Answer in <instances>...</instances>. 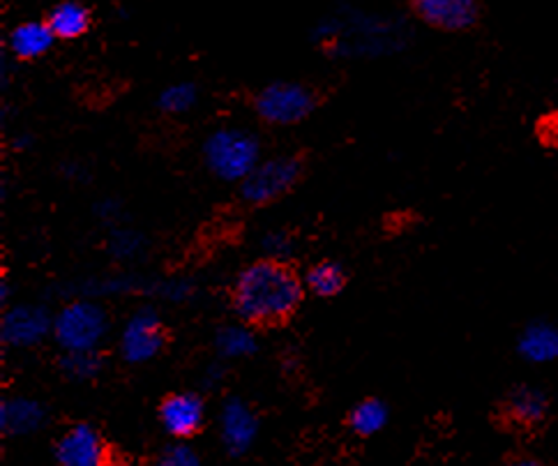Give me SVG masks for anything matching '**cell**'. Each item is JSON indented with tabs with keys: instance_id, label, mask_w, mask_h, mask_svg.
Instances as JSON below:
<instances>
[{
	"instance_id": "cell-6",
	"label": "cell",
	"mask_w": 558,
	"mask_h": 466,
	"mask_svg": "<svg viewBox=\"0 0 558 466\" xmlns=\"http://www.w3.org/2000/svg\"><path fill=\"white\" fill-rule=\"evenodd\" d=\"M551 402L545 391L526 386H512L496 407V422L510 432H535L541 430L549 418Z\"/></svg>"
},
{
	"instance_id": "cell-3",
	"label": "cell",
	"mask_w": 558,
	"mask_h": 466,
	"mask_svg": "<svg viewBox=\"0 0 558 466\" xmlns=\"http://www.w3.org/2000/svg\"><path fill=\"white\" fill-rule=\"evenodd\" d=\"M305 176V157L298 153L262 159L241 182V196L247 206L264 208L289 196Z\"/></svg>"
},
{
	"instance_id": "cell-22",
	"label": "cell",
	"mask_w": 558,
	"mask_h": 466,
	"mask_svg": "<svg viewBox=\"0 0 558 466\" xmlns=\"http://www.w3.org/2000/svg\"><path fill=\"white\" fill-rule=\"evenodd\" d=\"M150 466H202V457L187 441H175L159 451Z\"/></svg>"
},
{
	"instance_id": "cell-10",
	"label": "cell",
	"mask_w": 558,
	"mask_h": 466,
	"mask_svg": "<svg viewBox=\"0 0 558 466\" xmlns=\"http://www.w3.org/2000/svg\"><path fill=\"white\" fill-rule=\"evenodd\" d=\"M409 3L423 24L446 33H464L481 19L477 0H409Z\"/></svg>"
},
{
	"instance_id": "cell-8",
	"label": "cell",
	"mask_w": 558,
	"mask_h": 466,
	"mask_svg": "<svg viewBox=\"0 0 558 466\" xmlns=\"http://www.w3.org/2000/svg\"><path fill=\"white\" fill-rule=\"evenodd\" d=\"M58 466H113L111 445L90 422H74L56 441Z\"/></svg>"
},
{
	"instance_id": "cell-24",
	"label": "cell",
	"mask_w": 558,
	"mask_h": 466,
	"mask_svg": "<svg viewBox=\"0 0 558 466\" xmlns=\"http://www.w3.org/2000/svg\"><path fill=\"white\" fill-rule=\"evenodd\" d=\"M506 466H549V464H545L543 459H537L533 455H512L508 457Z\"/></svg>"
},
{
	"instance_id": "cell-15",
	"label": "cell",
	"mask_w": 558,
	"mask_h": 466,
	"mask_svg": "<svg viewBox=\"0 0 558 466\" xmlns=\"http://www.w3.org/2000/svg\"><path fill=\"white\" fill-rule=\"evenodd\" d=\"M56 35L47 22H24L10 31L8 49L19 60H37L51 51Z\"/></svg>"
},
{
	"instance_id": "cell-18",
	"label": "cell",
	"mask_w": 558,
	"mask_h": 466,
	"mask_svg": "<svg viewBox=\"0 0 558 466\" xmlns=\"http://www.w3.org/2000/svg\"><path fill=\"white\" fill-rule=\"evenodd\" d=\"M388 420H390L388 404L378 397H365L357 404H353V409L347 416L349 430L361 439H369L378 432H384Z\"/></svg>"
},
{
	"instance_id": "cell-21",
	"label": "cell",
	"mask_w": 558,
	"mask_h": 466,
	"mask_svg": "<svg viewBox=\"0 0 558 466\" xmlns=\"http://www.w3.org/2000/svg\"><path fill=\"white\" fill-rule=\"evenodd\" d=\"M196 99H198L196 86L190 84V81H183V84H173L165 88L157 99V107L169 116H183L190 109H194Z\"/></svg>"
},
{
	"instance_id": "cell-13",
	"label": "cell",
	"mask_w": 558,
	"mask_h": 466,
	"mask_svg": "<svg viewBox=\"0 0 558 466\" xmlns=\"http://www.w3.org/2000/svg\"><path fill=\"white\" fill-rule=\"evenodd\" d=\"M517 354L531 365L558 362V326L551 321H529L517 337Z\"/></svg>"
},
{
	"instance_id": "cell-7",
	"label": "cell",
	"mask_w": 558,
	"mask_h": 466,
	"mask_svg": "<svg viewBox=\"0 0 558 466\" xmlns=\"http://www.w3.org/2000/svg\"><path fill=\"white\" fill-rule=\"evenodd\" d=\"M169 342V333L162 316H159L153 308L136 310L121 333V356L130 365H142L153 360L165 351Z\"/></svg>"
},
{
	"instance_id": "cell-1",
	"label": "cell",
	"mask_w": 558,
	"mask_h": 466,
	"mask_svg": "<svg viewBox=\"0 0 558 466\" xmlns=\"http://www.w3.org/2000/svg\"><path fill=\"white\" fill-rule=\"evenodd\" d=\"M305 291V277L287 259L264 256L235 275L229 298L238 321L252 328H279L301 310Z\"/></svg>"
},
{
	"instance_id": "cell-14",
	"label": "cell",
	"mask_w": 558,
	"mask_h": 466,
	"mask_svg": "<svg viewBox=\"0 0 558 466\" xmlns=\"http://www.w3.org/2000/svg\"><path fill=\"white\" fill-rule=\"evenodd\" d=\"M47 411L31 397H10L0 404V430L8 437H28L43 428Z\"/></svg>"
},
{
	"instance_id": "cell-20",
	"label": "cell",
	"mask_w": 558,
	"mask_h": 466,
	"mask_svg": "<svg viewBox=\"0 0 558 466\" xmlns=\"http://www.w3.org/2000/svg\"><path fill=\"white\" fill-rule=\"evenodd\" d=\"M105 368V358L99 349L90 351H63L61 370L72 381H93Z\"/></svg>"
},
{
	"instance_id": "cell-9",
	"label": "cell",
	"mask_w": 558,
	"mask_h": 466,
	"mask_svg": "<svg viewBox=\"0 0 558 466\" xmlns=\"http://www.w3.org/2000/svg\"><path fill=\"white\" fill-rule=\"evenodd\" d=\"M157 418L165 432L175 441H190L206 425V402L198 393H169L157 407Z\"/></svg>"
},
{
	"instance_id": "cell-5",
	"label": "cell",
	"mask_w": 558,
	"mask_h": 466,
	"mask_svg": "<svg viewBox=\"0 0 558 466\" xmlns=\"http://www.w3.org/2000/svg\"><path fill=\"white\" fill-rule=\"evenodd\" d=\"M109 328L107 312L90 300H76L53 314V339L63 351L99 349Z\"/></svg>"
},
{
	"instance_id": "cell-12",
	"label": "cell",
	"mask_w": 558,
	"mask_h": 466,
	"mask_svg": "<svg viewBox=\"0 0 558 466\" xmlns=\"http://www.w3.org/2000/svg\"><path fill=\"white\" fill-rule=\"evenodd\" d=\"M258 437V416L241 397H231L219 411V439L231 457H243Z\"/></svg>"
},
{
	"instance_id": "cell-16",
	"label": "cell",
	"mask_w": 558,
	"mask_h": 466,
	"mask_svg": "<svg viewBox=\"0 0 558 466\" xmlns=\"http://www.w3.org/2000/svg\"><path fill=\"white\" fill-rule=\"evenodd\" d=\"M45 22L53 31L56 39H78L90 31V10L78 0H63L47 14Z\"/></svg>"
},
{
	"instance_id": "cell-17",
	"label": "cell",
	"mask_w": 558,
	"mask_h": 466,
	"mask_svg": "<svg viewBox=\"0 0 558 466\" xmlns=\"http://www.w3.org/2000/svg\"><path fill=\"white\" fill-rule=\"evenodd\" d=\"M349 285V275L342 263L332 259L316 261L305 273V287L316 298H335L340 296Z\"/></svg>"
},
{
	"instance_id": "cell-4",
	"label": "cell",
	"mask_w": 558,
	"mask_h": 466,
	"mask_svg": "<svg viewBox=\"0 0 558 466\" xmlns=\"http://www.w3.org/2000/svg\"><path fill=\"white\" fill-rule=\"evenodd\" d=\"M318 103H322V97L310 84L272 81V84L254 93L252 109L266 126L289 128L307 120L316 111Z\"/></svg>"
},
{
	"instance_id": "cell-11",
	"label": "cell",
	"mask_w": 558,
	"mask_h": 466,
	"mask_svg": "<svg viewBox=\"0 0 558 466\" xmlns=\"http://www.w3.org/2000/svg\"><path fill=\"white\" fill-rule=\"evenodd\" d=\"M53 331V316L39 306L10 308L0 321V337L8 347L28 349Z\"/></svg>"
},
{
	"instance_id": "cell-19",
	"label": "cell",
	"mask_w": 558,
	"mask_h": 466,
	"mask_svg": "<svg viewBox=\"0 0 558 466\" xmlns=\"http://www.w3.org/2000/svg\"><path fill=\"white\" fill-rule=\"evenodd\" d=\"M215 349H217L219 358H225V360H238V358L252 356L256 351L254 328L247 326V323H243V321L229 323V326L217 331Z\"/></svg>"
},
{
	"instance_id": "cell-25",
	"label": "cell",
	"mask_w": 558,
	"mask_h": 466,
	"mask_svg": "<svg viewBox=\"0 0 558 466\" xmlns=\"http://www.w3.org/2000/svg\"><path fill=\"white\" fill-rule=\"evenodd\" d=\"M56 466H58V464H56Z\"/></svg>"
},
{
	"instance_id": "cell-23",
	"label": "cell",
	"mask_w": 558,
	"mask_h": 466,
	"mask_svg": "<svg viewBox=\"0 0 558 466\" xmlns=\"http://www.w3.org/2000/svg\"><path fill=\"white\" fill-rule=\"evenodd\" d=\"M537 132H541L543 144H547V146H558V111L547 113V116L541 120V126H537Z\"/></svg>"
},
{
	"instance_id": "cell-2",
	"label": "cell",
	"mask_w": 558,
	"mask_h": 466,
	"mask_svg": "<svg viewBox=\"0 0 558 466\" xmlns=\"http://www.w3.org/2000/svg\"><path fill=\"white\" fill-rule=\"evenodd\" d=\"M262 159L258 139L241 128L215 130L204 144L208 171L225 182H243Z\"/></svg>"
}]
</instances>
